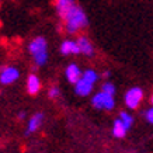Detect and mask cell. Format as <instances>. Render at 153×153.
<instances>
[{"instance_id":"cell-20","label":"cell","mask_w":153,"mask_h":153,"mask_svg":"<svg viewBox=\"0 0 153 153\" xmlns=\"http://www.w3.org/2000/svg\"><path fill=\"white\" fill-rule=\"evenodd\" d=\"M110 76H111V73H110V72H108V70H107V72H104V77H107V79H108V77H110Z\"/></svg>"},{"instance_id":"cell-13","label":"cell","mask_w":153,"mask_h":153,"mask_svg":"<svg viewBox=\"0 0 153 153\" xmlns=\"http://www.w3.org/2000/svg\"><path fill=\"white\" fill-rule=\"evenodd\" d=\"M126 132H128L126 126L122 124V121H121L120 118H117V120L114 121V124H112V135H114V138L122 139V138H125Z\"/></svg>"},{"instance_id":"cell-4","label":"cell","mask_w":153,"mask_h":153,"mask_svg":"<svg viewBox=\"0 0 153 153\" xmlns=\"http://www.w3.org/2000/svg\"><path fill=\"white\" fill-rule=\"evenodd\" d=\"M143 101V90L140 87H131L124 96V104L128 110H138Z\"/></svg>"},{"instance_id":"cell-7","label":"cell","mask_w":153,"mask_h":153,"mask_svg":"<svg viewBox=\"0 0 153 153\" xmlns=\"http://www.w3.org/2000/svg\"><path fill=\"white\" fill-rule=\"evenodd\" d=\"M73 86H74V93L77 94L79 97H88L94 90V84L88 83L87 80H84L83 77H80Z\"/></svg>"},{"instance_id":"cell-3","label":"cell","mask_w":153,"mask_h":153,"mask_svg":"<svg viewBox=\"0 0 153 153\" xmlns=\"http://www.w3.org/2000/svg\"><path fill=\"white\" fill-rule=\"evenodd\" d=\"M91 105L96 110H101V111H111L115 108V96H111L104 91H97L93 94L91 97Z\"/></svg>"},{"instance_id":"cell-11","label":"cell","mask_w":153,"mask_h":153,"mask_svg":"<svg viewBox=\"0 0 153 153\" xmlns=\"http://www.w3.org/2000/svg\"><path fill=\"white\" fill-rule=\"evenodd\" d=\"M27 91L28 94H31V96H35V94H38L39 91H41V80H39V77H38V74L35 73H31L28 74L27 77Z\"/></svg>"},{"instance_id":"cell-19","label":"cell","mask_w":153,"mask_h":153,"mask_svg":"<svg viewBox=\"0 0 153 153\" xmlns=\"http://www.w3.org/2000/svg\"><path fill=\"white\" fill-rule=\"evenodd\" d=\"M24 118H25V114H24V112H20V114H19V120H24Z\"/></svg>"},{"instance_id":"cell-10","label":"cell","mask_w":153,"mask_h":153,"mask_svg":"<svg viewBox=\"0 0 153 153\" xmlns=\"http://www.w3.org/2000/svg\"><path fill=\"white\" fill-rule=\"evenodd\" d=\"M59 51L63 56H69V55H79V47H77V42L74 39H65L62 41L59 47Z\"/></svg>"},{"instance_id":"cell-21","label":"cell","mask_w":153,"mask_h":153,"mask_svg":"<svg viewBox=\"0 0 153 153\" xmlns=\"http://www.w3.org/2000/svg\"><path fill=\"white\" fill-rule=\"evenodd\" d=\"M150 104H152V105H153V96H152V97H150Z\"/></svg>"},{"instance_id":"cell-5","label":"cell","mask_w":153,"mask_h":153,"mask_svg":"<svg viewBox=\"0 0 153 153\" xmlns=\"http://www.w3.org/2000/svg\"><path fill=\"white\" fill-rule=\"evenodd\" d=\"M20 79V70L16 66L7 65L0 69V84L10 86Z\"/></svg>"},{"instance_id":"cell-8","label":"cell","mask_w":153,"mask_h":153,"mask_svg":"<svg viewBox=\"0 0 153 153\" xmlns=\"http://www.w3.org/2000/svg\"><path fill=\"white\" fill-rule=\"evenodd\" d=\"M44 114L42 112H35L33 115L28 118L27 121V129H25V134L27 135H31L34 132H37L39 128H41L42 122H44Z\"/></svg>"},{"instance_id":"cell-15","label":"cell","mask_w":153,"mask_h":153,"mask_svg":"<svg viewBox=\"0 0 153 153\" xmlns=\"http://www.w3.org/2000/svg\"><path fill=\"white\" fill-rule=\"evenodd\" d=\"M118 118L122 121V124L126 126V129H128V131L132 128V125H134V115H131L129 112H126V111L121 112Z\"/></svg>"},{"instance_id":"cell-14","label":"cell","mask_w":153,"mask_h":153,"mask_svg":"<svg viewBox=\"0 0 153 153\" xmlns=\"http://www.w3.org/2000/svg\"><path fill=\"white\" fill-rule=\"evenodd\" d=\"M82 77H83L84 80H87L88 83L96 84L98 82V79H100V74H98L97 70H94V69H86V70H83Z\"/></svg>"},{"instance_id":"cell-2","label":"cell","mask_w":153,"mask_h":153,"mask_svg":"<svg viewBox=\"0 0 153 153\" xmlns=\"http://www.w3.org/2000/svg\"><path fill=\"white\" fill-rule=\"evenodd\" d=\"M28 52L33 58V62L37 66L47 65L49 55H48V42L45 37L38 35V37L33 38L28 44Z\"/></svg>"},{"instance_id":"cell-18","label":"cell","mask_w":153,"mask_h":153,"mask_svg":"<svg viewBox=\"0 0 153 153\" xmlns=\"http://www.w3.org/2000/svg\"><path fill=\"white\" fill-rule=\"evenodd\" d=\"M143 117H145V120L148 121L149 124H152V125H153V105L145 111V115Z\"/></svg>"},{"instance_id":"cell-6","label":"cell","mask_w":153,"mask_h":153,"mask_svg":"<svg viewBox=\"0 0 153 153\" xmlns=\"http://www.w3.org/2000/svg\"><path fill=\"white\" fill-rule=\"evenodd\" d=\"M76 42H77V47H79V51L82 55L88 56V58L94 56L96 49H94V45L93 42L90 41V38H87L86 35H80V37H77Z\"/></svg>"},{"instance_id":"cell-16","label":"cell","mask_w":153,"mask_h":153,"mask_svg":"<svg viewBox=\"0 0 153 153\" xmlns=\"http://www.w3.org/2000/svg\"><path fill=\"white\" fill-rule=\"evenodd\" d=\"M101 91L111 94V96H115L117 88H115V86H114V83H111V82H104V83L101 84Z\"/></svg>"},{"instance_id":"cell-9","label":"cell","mask_w":153,"mask_h":153,"mask_svg":"<svg viewBox=\"0 0 153 153\" xmlns=\"http://www.w3.org/2000/svg\"><path fill=\"white\" fill-rule=\"evenodd\" d=\"M82 73H83V70L80 69V66L77 63H69L65 69V77L72 84H74L82 77Z\"/></svg>"},{"instance_id":"cell-17","label":"cell","mask_w":153,"mask_h":153,"mask_svg":"<svg viewBox=\"0 0 153 153\" xmlns=\"http://www.w3.org/2000/svg\"><path fill=\"white\" fill-rule=\"evenodd\" d=\"M59 96H60V88L58 86H51L49 90H48V97L51 100H56V98H59Z\"/></svg>"},{"instance_id":"cell-12","label":"cell","mask_w":153,"mask_h":153,"mask_svg":"<svg viewBox=\"0 0 153 153\" xmlns=\"http://www.w3.org/2000/svg\"><path fill=\"white\" fill-rule=\"evenodd\" d=\"M73 4H74V0H55V9L58 16L60 19H63Z\"/></svg>"},{"instance_id":"cell-1","label":"cell","mask_w":153,"mask_h":153,"mask_svg":"<svg viewBox=\"0 0 153 153\" xmlns=\"http://www.w3.org/2000/svg\"><path fill=\"white\" fill-rule=\"evenodd\" d=\"M62 20H63V24H65V31L68 34L80 33V31H83L84 28L87 27L88 24L86 11L76 3L70 7V10L66 13V16Z\"/></svg>"}]
</instances>
